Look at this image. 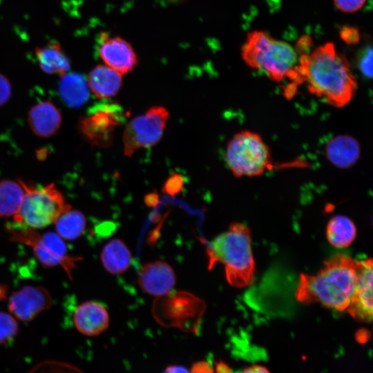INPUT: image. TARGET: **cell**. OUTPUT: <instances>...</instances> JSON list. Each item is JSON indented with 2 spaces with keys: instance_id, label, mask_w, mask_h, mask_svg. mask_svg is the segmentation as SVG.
Wrapping results in <instances>:
<instances>
[{
  "instance_id": "1",
  "label": "cell",
  "mask_w": 373,
  "mask_h": 373,
  "mask_svg": "<svg viewBox=\"0 0 373 373\" xmlns=\"http://www.w3.org/2000/svg\"><path fill=\"white\" fill-rule=\"evenodd\" d=\"M298 73L300 84L307 83L310 93L334 107L347 105L357 88L347 59L330 42L301 54Z\"/></svg>"
},
{
  "instance_id": "2",
  "label": "cell",
  "mask_w": 373,
  "mask_h": 373,
  "mask_svg": "<svg viewBox=\"0 0 373 373\" xmlns=\"http://www.w3.org/2000/svg\"><path fill=\"white\" fill-rule=\"evenodd\" d=\"M356 280L355 261L347 255L338 254L326 260L317 274L300 275L296 298L303 304L316 303L344 311L351 302Z\"/></svg>"
},
{
  "instance_id": "3",
  "label": "cell",
  "mask_w": 373,
  "mask_h": 373,
  "mask_svg": "<svg viewBox=\"0 0 373 373\" xmlns=\"http://www.w3.org/2000/svg\"><path fill=\"white\" fill-rule=\"evenodd\" d=\"M241 55L248 66L262 71L272 81L289 80L285 91L289 97L300 84L299 58L289 44L273 39L263 31L254 30L247 35Z\"/></svg>"
},
{
  "instance_id": "4",
  "label": "cell",
  "mask_w": 373,
  "mask_h": 373,
  "mask_svg": "<svg viewBox=\"0 0 373 373\" xmlns=\"http://www.w3.org/2000/svg\"><path fill=\"white\" fill-rule=\"evenodd\" d=\"M251 244L249 228L240 222L231 224L208 243L206 252L209 269L220 263L231 285L238 288L248 286L254 281L255 274Z\"/></svg>"
},
{
  "instance_id": "5",
  "label": "cell",
  "mask_w": 373,
  "mask_h": 373,
  "mask_svg": "<svg viewBox=\"0 0 373 373\" xmlns=\"http://www.w3.org/2000/svg\"><path fill=\"white\" fill-rule=\"evenodd\" d=\"M25 193L20 208L13 220L24 227L39 229L54 224L71 207L54 184L41 187L21 180Z\"/></svg>"
},
{
  "instance_id": "6",
  "label": "cell",
  "mask_w": 373,
  "mask_h": 373,
  "mask_svg": "<svg viewBox=\"0 0 373 373\" xmlns=\"http://www.w3.org/2000/svg\"><path fill=\"white\" fill-rule=\"evenodd\" d=\"M225 160L238 178L260 176L272 166L268 145L259 134L247 130L236 133L229 140Z\"/></svg>"
},
{
  "instance_id": "7",
  "label": "cell",
  "mask_w": 373,
  "mask_h": 373,
  "mask_svg": "<svg viewBox=\"0 0 373 373\" xmlns=\"http://www.w3.org/2000/svg\"><path fill=\"white\" fill-rule=\"evenodd\" d=\"M10 240L30 247L37 260L46 267H60L70 278L80 257L68 254L64 240L51 231L40 233L27 227H8Z\"/></svg>"
},
{
  "instance_id": "8",
  "label": "cell",
  "mask_w": 373,
  "mask_h": 373,
  "mask_svg": "<svg viewBox=\"0 0 373 373\" xmlns=\"http://www.w3.org/2000/svg\"><path fill=\"white\" fill-rule=\"evenodd\" d=\"M168 118L169 112L162 106H153L133 118L123 133L124 154L131 156L137 149L156 144L163 135Z\"/></svg>"
},
{
  "instance_id": "9",
  "label": "cell",
  "mask_w": 373,
  "mask_h": 373,
  "mask_svg": "<svg viewBox=\"0 0 373 373\" xmlns=\"http://www.w3.org/2000/svg\"><path fill=\"white\" fill-rule=\"evenodd\" d=\"M124 119V110L118 104H101L90 109L81 120L79 128L90 142L105 148L112 144L114 133Z\"/></svg>"
},
{
  "instance_id": "10",
  "label": "cell",
  "mask_w": 373,
  "mask_h": 373,
  "mask_svg": "<svg viewBox=\"0 0 373 373\" xmlns=\"http://www.w3.org/2000/svg\"><path fill=\"white\" fill-rule=\"evenodd\" d=\"M356 280L351 302L346 309L356 321L370 323L372 320V260L355 261Z\"/></svg>"
},
{
  "instance_id": "11",
  "label": "cell",
  "mask_w": 373,
  "mask_h": 373,
  "mask_svg": "<svg viewBox=\"0 0 373 373\" xmlns=\"http://www.w3.org/2000/svg\"><path fill=\"white\" fill-rule=\"evenodd\" d=\"M52 304V298L46 288L29 285L23 287L10 296L8 309L17 319L28 322L50 309Z\"/></svg>"
},
{
  "instance_id": "12",
  "label": "cell",
  "mask_w": 373,
  "mask_h": 373,
  "mask_svg": "<svg viewBox=\"0 0 373 373\" xmlns=\"http://www.w3.org/2000/svg\"><path fill=\"white\" fill-rule=\"evenodd\" d=\"M99 39L98 53L106 66L122 75L133 70L137 65V57L127 41L106 33L102 34Z\"/></svg>"
},
{
  "instance_id": "13",
  "label": "cell",
  "mask_w": 373,
  "mask_h": 373,
  "mask_svg": "<svg viewBox=\"0 0 373 373\" xmlns=\"http://www.w3.org/2000/svg\"><path fill=\"white\" fill-rule=\"evenodd\" d=\"M137 283L146 294L161 297L169 294L175 285L174 270L166 262L155 260L143 265L140 269Z\"/></svg>"
},
{
  "instance_id": "14",
  "label": "cell",
  "mask_w": 373,
  "mask_h": 373,
  "mask_svg": "<svg viewBox=\"0 0 373 373\" xmlns=\"http://www.w3.org/2000/svg\"><path fill=\"white\" fill-rule=\"evenodd\" d=\"M106 308L96 301H86L79 305L73 314L75 328L81 334L95 336L104 332L109 325Z\"/></svg>"
},
{
  "instance_id": "15",
  "label": "cell",
  "mask_w": 373,
  "mask_h": 373,
  "mask_svg": "<svg viewBox=\"0 0 373 373\" xmlns=\"http://www.w3.org/2000/svg\"><path fill=\"white\" fill-rule=\"evenodd\" d=\"M28 121L36 135L47 138L58 131L62 118L60 111L52 102L44 101L31 108Z\"/></svg>"
},
{
  "instance_id": "16",
  "label": "cell",
  "mask_w": 373,
  "mask_h": 373,
  "mask_svg": "<svg viewBox=\"0 0 373 373\" xmlns=\"http://www.w3.org/2000/svg\"><path fill=\"white\" fill-rule=\"evenodd\" d=\"M361 149L357 140L347 135H338L328 141L325 153L334 166L346 169L353 166L358 160Z\"/></svg>"
},
{
  "instance_id": "17",
  "label": "cell",
  "mask_w": 373,
  "mask_h": 373,
  "mask_svg": "<svg viewBox=\"0 0 373 373\" xmlns=\"http://www.w3.org/2000/svg\"><path fill=\"white\" fill-rule=\"evenodd\" d=\"M88 87L101 99L115 96L122 85V74L106 65H98L92 69L88 78Z\"/></svg>"
},
{
  "instance_id": "18",
  "label": "cell",
  "mask_w": 373,
  "mask_h": 373,
  "mask_svg": "<svg viewBox=\"0 0 373 373\" xmlns=\"http://www.w3.org/2000/svg\"><path fill=\"white\" fill-rule=\"evenodd\" d=\"M100 258L104 269L112 274L125 272L132 262V255L129 249L119 238L111 239L104 246Z\"/></svg>"
},
{
  "instance_id": "19",
  "label": "cell",
  "mask_w": 373,
  "mask_h": 373,
  "mask_svg": "<svg viewBox=\"0 0 373 373\" xmlns=\"http://www.w3.org/2000/svg\"><path fill=\"white\" fill-rule=\"evenodd\" d=\"M35 52L44 72L61 77L68 73L70 68V61L59 44L52 42L44 46L36 47Z\"/></svg>"
},
{
  "instance_id": "20",
  "label": "cell",
  "mask_w": 373,
  "mask_h": 373,
  "mask_svg": "<svg viewBox=\"0 0 373 373\" xmlns=\"http://www.w3.org/2000/svg\"><path fill=\"white\" fill-rule=\"evenodd\" d=\"M88 84L79 73H66L61 76L59 92L64 102L70 107L84 105L88 99Z\"/></svg>"
},
{
  "instance_id": "21",
  "label": "cell",
  "mask_w": 373,
  "mask_h": 373,
  "mask_svg": "<svg viewBox=\"0 0 373 373\" xmlns=\"http://www.w3.org/2000/svg\"><path fill=\"white\" fill-rule=\"evenodd\" d=\"M356 235V229L354 224L346 216H334L327 224V238L329 242L336 248H345L350 245Z\"/></svg>"
},
{
  "instance_id": "22",
  "label": "cell",
  "mask_w": 373,
  "mask_h": 373,
  "mask_svg": "<svg viewBox=\"0 0 373 373\" xmlns=\"http://www.w3.org/2000/svg\"><path fill=\"white\" fill-rule=\"evenodd\" d=\"M21 180H4L0 182V216L14 217L18 212L24 195Z\"/></svg>"
},
{
  "instance_id": "23",
  "label": "cell",
  "mask_w": 373,
  "mask_h": 373,
  "mask_svg": "<svg viewBox=\"0 0 373 373\" xmlns=\"http://www.w3.org/2000/svg\"><path fill=\"white\" fill-rule=\"evenodd\" d=\"M54 224L56 233L63 240H74L84 233L86 220L81 211L70 209L62 213Z\"/></svg>"
},
{
  "instance_id": "24",
  "label": "cell",
  "mask_w": 373,
  "mask_h": 373,
  "mask_svg": "<svg viewBox=\"0 0 373 373\" xmlns=\"http://www.w3.org/2000/svg\"><path fill=\"white\" fill-rule=\"evenodd\" d=\"M18 332L17 318L11 314L0 312V345H6L12 341Z\"/></svg>"
},
{
  "instance_id": "25",
  "label": "cell",
  "mask_w": 373,
  "mask_h": 373,
  "mask_svg": "<svg viewBox=\"0 0 373 373\" xmlns=\"http://www.w3.org/2000/svg\"><path fill=\"white\" fill-rule=\"evenodd\" d=\"M372 49L371 46H367L362 50L358 57V67L361 72L367 77L371 78L372 76Z\"/></svg>"
},
{
  "instance_id": "26",
  "label": "cell",
  "mask_w": 373,
  "mask_h": 373,
  "mask_svg": "<svg viewBox=\"0 0 373 373\" xmlns=\"http://www.w3.org/2000/svg\"><path fill=\"white\" fill-rule=\"evenodd\" d=\"M184 186V179L178 173H173L165 182L162 191L170 195L178 194Z\"/></svg>"
},
{
  "instance_id": "27",
  "label": "cell",
  "mask_w": 373,
  "mask_h": 373,
  "mask_svg": "<svg viewBox=\"0 0 373 373\" xmlns=\"http://www.w3.org/2000/svg\"><path fill=\"white\" fill-rule=\"evenodd\" d=\"M338 10L345 12H354L359 10L366 0H333Z\"/></svg>"
},
{
  "instance_id": "28",
  "label": "cell",
  "mask_w": 373,
  "mask_h": 373,
  "mask_svg": "<svg viewBox=\"0 0 373 373\" xmlns=\"http://www.w3.org/2000/svg\"><path fill=\"white\" fill-rule=\"evenodd\" d=\"M11 84L8 78L0 73V106L4 105L10 98Z\"/></svg>"
},
{
  "instance_id": "29",
  "label": "cell",
  "mask_w": 373,
  "mask_h": 373,
  "mask_svg": "<svg viewBox=\"0 0 373 373\" xmlns=\"http://www.w3.org/2000/svg\"><path fill=\"white\" fill-rule=\"evenodd\" d=\"M341 37L349 44H354L359 40V33L355 28L344 27L341 30Z\"/></svg>"
},
{
  "instance_id": "30",
  "label": "cell",
  "mask_w": 373,
  "mask_h": 373,
  "mask_svg": "<svg viewBox=\"0 0 373 373\" xmlns=\"http://www.w3.org/2000/svg\"><path fill=\"white\" fill-rule=\"evenodd\" d=\"M190 373H214L213 367L206 361H199L192 365Z\"/></svg>"
},
{
  "instance_id": "31",
  "label": "cell",
  "mask_w": 373,
  "mask_h": 373,
  "mask_svg": "<svg viewBox=\"0 0 373 373\" xmlns=\"http://www.w3.org/2000/svg\"><path fill=\"white\" fill-rule=\"evenodd\" d=\"M242 373H270L265 367L255 365L246 368Z\"/></svg>"
},
{
  "instance_id": "32",
  "label": "cell",
  "mask_w": 373,
  "mask_h": 373,
  "mask_svg": "<svg viewBox=\"0 0 373 373\" xmlns=\"http://www.w3.org/2000/svg\"><path fill=\"white\" fill-rule=\"evenodd\" d=\"M164 373H190V372L182 365H170L166 368Z\"/></svg>"
},
{
  "instance_id": "33",
  "label": "cell",
  "mask_w": 373,
  "mask_h": 373,
  "mask_svg": "<svg viewBox=\"0 0 373 373\" xmlns=\"http://www.w3.org/2000/svg\"><path fill=\"white\" fill-rule=\"evenodd\" d=\"M144 202L149 207L155 206L159 202L157 194L152 193L146 195L144 198Z\"/></svg>"
},
{
  "instance_id": "34",
  "label": "cell",
  "mask_w": 373,
  "mask_h": 373,
  "mask_svg": "<svg viewBox=\"0 0 373 373\" xmlns=\"http://www.w3.org/2000/svg\"><path fill=\"white\" fill-rule=\"evenodd\" d=\"M217 373H231L229 367L223 362H219L216 365Z\"/></svg>"
},
{
  "instance_id": "35",
  "label": "cell",
  "mask_w": 373,
  "mask_h": 373,
  "mask_svg": "<svg viewBox=\"0 0 373 373\" xmlns=\"http://www.w3.org/2000/svg\"><path fill=\"white\" fill-rule=\"evenodd\" d=\"M368 335L367 331H359L356 334V339L360 343H365L367 341Z\"/></svg>"
},
{
  "instance_id": "36",
  "label": "cell",
  "mask_w": 373,
  "mask_h": 373,
  "mask_svg": "<svg viewBox=\"0 0 373 373\" xmlns=\"http://www.w3.org/2000/svg\"><path fill=\"white\" fill-rule=\"evenodd\" d=\"M6 294V291L2 286H0V298H2Z\"/></svg>"
}]
</instances>
